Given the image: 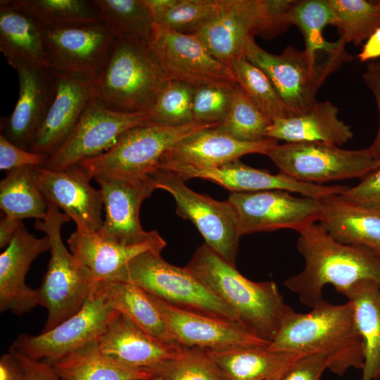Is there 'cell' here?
Wrapping results in <instances>:
<instances>
[{
	"instance_id": "obj_3",
	"label": "cell",
	"mask_w": 380,
	"mask_h": 380,
	"mask_svg": "<svg viewBox=\"0 0 380 380\" xmlns=\"http://www.w3.org/2000/svg\"><path fill=\"white\" fill-rule=\"evenodd\" d=\"M186 267L234 310L249 333L271 342L287 306L274 281L246 278L205 243L196 250Z\"/></svg>"
},
{
	"instance_id": "obj_2",
	"label": "cell",
	"mask_w": 380,
	"mask_h": 380,
	"mask_svg": "<svg viewBox=\"0 0 380 380\" xmlns=\"http://www.w3.org/2000/svg\"><path fill=\"white\" fill-rule=\"evenodd\" d=\"M296 247L305 260L301 272L288 278L285 286L301 303L313 308L323 300V288L333 285L338 293L365 279L380 283V257L369 251L341 243L319 224L298 232Z\"/></svg>"
},
{
	"instance_id": "obj_36",
	"label": "cell",
	"mask_w": 380,
	"mask_h": 380,
	"mask_svg": "<svg viewBox=\"0 0 380 380\" xmlns=\"http://www.w3.org/2000/svg\"><path fill=\"white\" fill-rule=\"evenodd\" d=\"M146 1L156 25L184 34H196L220 9V0Z\"/></svg>"
},
{
	"instance_id": "obj_15",
	"label": "cell",
	"mask_w": 380,
	"mask_h": 380,
	"mask_svg": "<svg viewBox=\"0 0 380 380\" xmlns=\"http://www.w3.org/2000/svg\"><path fill=\"white\" fill-rule=\"evenodd\" d=\"M241 235L303 227L319 221L321 199L296 197L284 190L233 192L228 198Z\"/></svg>"
},
{
	"instance_id": "obj_48",
	"label": "cell",
	"mask_w": 380,
	"mask_h": 380,
	"mask_svg": "<svg viewBox=\"0 0 380 380\" xmlns=\"http://www.w3.org/2000/svg\"><path fill=\"white\" fill-rule=\"evenodd\" d=\"M8 352L17 362L24 380H61L48 362L30 358L11 347Z\"/></svg>"
},
{
	"instance_id": "obj_37",
	"label": "cell",
	"mask_w": 380,
	"mask_h": 380,
	"mask_svg": "<svg viewBox=\"0 0 380 380\" xmlns=\"http://www.w3.org/2000/svg\"><path fill=\"white\" fill-rule=\"evenodd\" d=\"M289 25H296L301 32L308 53H331L345 47L338 39L327 42L323 35L326 26L331 25V11L328 0L293 1L286 15Z\"/></svg>"
},
{
	"instance_id": "obj_7",
	"label": "cell",
	"mask_w": 380,
	"mask_h": 380,
	"mask_svg": "<svg viewBox=\"0 0 380 380\" xmlns=\"http://www.w3.org/2000/svg\"><path fill=\"white\" fill-rule=\"evenodd\" d=\"M112 281L133 284L183 310L239 323L234 310L186 267L167 262L160 252L148 251L137 255Z\"/></svg>"
},
{
	"instance_id": "obj_32",
	"label": "cell",
	"mask_w": 380,
	"mask_h": 380,
	"mask_svg": "<svg viewBox=\"0 0 380 380\" xmlns=\"http://www.w3.org/2000/svg\"><path fill=\"white\" fill-rule=\"evenodd\" d=\"M341 293L353 306L356 326L363 343L362 380H376L380 377V283L361 280Z\"/></svg>"
},
{
	"instance_id": "obj_21",
	"label": "cell",
	"mask_w": 380,
	"mask_h": 380,
	"mask_svg": "<svg viewBox=\"0 0 380 380\" xmlns=\"http://www.w3.org/2000/svg\"><path fill=\"white\" fill-rule=\"evenodd\" d=\"M19 91L13 112L1 117V134L17 146L29 151L55 95L51 68L17 63Z\"/></svg>"
},
{
	"instance_id": "obj_31",
	"label": "cell",
	"mask_w": 380,
	"mask_h": 380,
	"mask_svg": "<svg viewBox=\"0 0 380 380\" xmlns=\"http://www.w3.org/2000/svg\"><path fill=\"white\" fill-rule=\"evenodd\" d=\"M46 362L61 380H148L153 376L147 369L130 366L104 354L98 341Z\"/></svg>"
},
{
	"instance_id": "obj_5",
	"label": "cell",
	"mask_w": 380,
	"mask_h": 380,
	"mask_svg": "<svg viewBox=\"0 0 380 380\" xmlns=\"http://www.w3.org/2000/svg\"><path fill=\"white\" fill-rule=\"evenodd\" d=\"M47 203V202H46ZM70 218L47 203L43 220H37L34 228L43 232L50 244L47 270L37 291L39 305L46 308L47 317L42 332L47 331L77 313L94 293L97 281L65 247L61 227Z\"/></svg>"
},
{
	"instance_id": "obj_23",
	"label": "cell",
	"mask_w": 380,
	"mask_h": 380,
	"mask_svg": "<svg viewBox=\"0 0 380 380\" xmlns=\"http://www.w3.org/2000/svg\"><path fill=\"white\" fill-rule=\"evenodd\" d=\"M50 250L46 236L37 238L22 223L0 255V311L23 315L39 305L36 289L25 283L32 262Z\"/></svg>"
},
{
	"instance_id": "obj_30",
	"label": "cell",
	"mask_w": 380,
	"mask_h": 380,
	"mask_svg": "<svg viewBox=\"0 0 380 380\" xmlns=\"http://www.w3.org/2000/svg\"><path fill=\"white\" fill-rule=\"evenodd\" d=\"M267 346L205 351L224 380H279L290 365L303 356L272 351Z\"/></svg>"
},
{
	"instance_id": "obj_35",
	"label": "cell",
	"mask_w": 380,
	"mask_h": 380,
	"mask_svg": "<svg viewBox=\"0 0 380 380\" xmlns=\"http://www.w3.org/2000/svg\"><path fill=\"white\" fill-rule=\"evenodd\" d=\"M34 166H25L10 172L0 182V208L6 216L22 220H43L47 203L34 178Z\"/></svg>"
},
{
	"instance_id": "obj_50",
	"label": "cell",
	"mask_w": 380,
	"mask_h": 380,
	"mask_svg": "<svg viewBox=\"0 0 380 380\" xmlns=\"http://www.w3.org/2000/svg\"><path fill=\"white\" fill-rule=\"evenodd\" d=\"M380 57V27L367 39L357 55L360 62H367Z\"/></svg>"
},
{
	"instance_id": "obj_17",
	"label": "cell",
	"mask_w": 380,
	"mask_h": 380,
	"mask_svg": "<svg viewBox=\"0 0 380 380\" xmlns=\"http://www.w3.org/2000/svg\"><path fill=\"white\" fill-rule=\"evenodd\" d=\"M34 178L47 203L63 210L76 224V230L99 232L103 224L101 189L92 187L91 177L78 165L53 170L34 166Z\"/></svg>"
},
{
	"instance_id": "obj_41",
	"label": "cell",
	"mask_w": 380,
	"mask_h": 380,
	"mask_svg": "<svg viewBox=\"0 0 380 380\" xmlns=\"http://www.w3.org/2000/svg\"><path fill=\"white\" fill-rule=\"evenodd\" d=\"M272 121L262 113L237 84L229 111L216 127L220 131L244 142H258L267 139Z\"/></svg>"
},
{
	"instance_id": "obj_45",
	"label": "cell",
	"mask_w": 380,
	"mask_h": 380,
	"mask_svg": "<svg viewBox=\"0 0 380 380\" xmlns=\"http://www.w3.org/2000/svg\"><path fill=\"white\" fill-rule=\"evenodd\" d=\"M49 156L23 149L0 134V169L10 172L25 166H44Z\"/></svg>"
},
{
	"instance_id": "obj_43",
	"label": "cell",
	"mask_w": 380,
	"mask_h": 380,
	"mask_svg": "<svg viewBox=\"0 0 380 380\" xmlns=\"http://www.w3.org/2000/svg\"><path fill=\"white\" fill-rule=\"evenodd\" d=\"M164 380H224L205 350L186 348L178 357L151 369Z\"/></svg>"
},
{
	"instance_id": "obj_28",
	"label": "cell",
	"mask_w": 380,
	"mask_h": 380,
	"mask_svg": "<svg viewBox=\"0 0 380 380\" xmlns=\"http://www.w3.org/2000/svg\"><path fill=\"white\" fill-rule=\"evenodd\" d=\"M319 224L336 241L380 257V210L357 205L338 194L321 199Z\"/></svg>"
},
{
	"instance_id": "obj_12",
	"label": "cell",
	"mask_w": 380,
	"mask_h": 380,
	"mask_svg": "<svg viewBox=\"0 0 380 380\" xmlns=\"http://www.w3.org/2000/svg\"><path fill=\"white\" fill-rule=\"evenodd\" d=\"M148 122L146 113L114 110L94 98L70 137L43 167L63 170L100 156L110 150L126 132Z\"/></svg>"
},
{
	"instance_id": "obj_9",
	"label": "cell",
	"mask_w": 380,
	"mask_h": 380,
	"mask_svg": "<svg viewBox=\"0 0 380 380\" xmlns=\"http://www.w3.org/2000/svg\"><path fill=\"white\" fill-rule=\"evenodd\" d=\"M217 125L196 121L180 126L148 122L126 132L108 151L78 165L91 179L144 178L158 169L163 156L177 143L201 129Z\"/></svg>"
},
{
	"instance_id": "obj_20",
	"label": "cell",
	"mask_w": 380,
	"mask_h": 380,
	"mask_svg": "<svg viewBox=\"0 0 380 380\" xmlns=\"http://www.w3.org/2000/svg\"><path fill=\"white\" fill-rule=\"evenodd\" d=\"M159 170L173 172L184 181L198 178L211 181L233 192L284 190L303 196L322 199L341 194L346 186L318 185L296 181L284 174H271L243 164L239 160L214 168H197L189 165H170Z\"/></svg>"
},
{
	"instance_id": "obj_38",
	"label": "cell",
	"mask_w": 380,
	"mask_h": 380,
	"mask_svg": "<svg viewBox=\"0 0 380 380\" xmlns=\"http://www.w3.org/2000/svg\"><path fill=\"white\" fill-rule=\"evenodd\" d=\"M331 25L345 44L360 45L380 27V0H328Z\"/></svg>"
},
{
	"instance_id": "obj_26",
	"label": "cell",
	"mask_w": 380,
	"mask_h": 380,
	"mask_svg": "<svg viewBox=\"0 0 380 380\" xmlns=\"http://www.w3.org/2000/svg\"><path fill=\"white\" fill-rule=\"evenodd\" d=\"M70 252L98 281H112L137 255L148 251L161 253L166 242L160 236L138 244H127L101 235L99 232L75 230L67 240Z\"/></svg>"
},
{
	"instance_id": "obj_52",
	"label": "cell",
	"mask_w": 380,
	"mask_h": 380,
	"mask_svg": "<svg viewBox=\"0 0 380 380\" xmlns=\"http://www.w3.org/2000/svg\"><path fill=\"white\" fill-rule=\"evenodd\" d=\"M11 380H24L21 371L18 365V369Z\"/></svg>"
},
{
	"instance_id": "obj_19",
	"label": "cell",
	"mask_w": 380,
	"mask_h": 380,
	"mask_svg": "<svg viewBox=\"0 0 380 380\" xmlns=\"http://www.w3.org/2000/svg\"><path fill=\"white\" fill-rule=\"evenodd\" d=\"M149 296L158 309L172 339L182 348L220 350L269 344L252 335L238 322L183 310Z\"/></svg>"
},
{
	"instance_id": "obj_46",
	"label": "cell",
	"mask_w": 380,
	"mask_h": 380,
	"mask_svg": "<svg viewBox=\"0 0 380 380\" xmlns=\"http://www.w3.org/2000/svg\"><path fill=\"white\" fill-rule=\"evenodd\" d=\"M339 196L349 202L380 210V167L369 173L353 187H348Z\"/></svg>"
},
{
	"instance_id": "obj_14",
	"label": "cell",
	"mask_w": 380,
	"mask_h": 380,
	"mask_svg": "<svg viewBox=\"0 0 380 380\" xmlns=\"http://www.w3.org/2000/svg\"><path fill=\"white\" fill-rule=\"evenodd\" d=\"M148 44L170 80L195 88L237 84L231 69L215 58L194 34L177 33L155 25Z\"/></svg>"
},
{
	"instance_id": "obj_6",
	"label": "cell",
	"mask_w": 380,
	"mask_h": 380,
	"mask_svg": "<svg viewBox=\"0 0 380 380\" xmlns=\"http://www.w3.org/2000/svg\"><path fill=\"white\" fill-rule=\"evenodd\" d=\"M244 56L267 75L287 117L311 110L318 102L317 90L327 77L351 60L345 48L312 56L290 46L280 54H274L263 49L254 39L248 43Z\"/></svg>"
},
{
	"instance_id": "obj_16",
	"label": "cell",
	"mask_w": 380,
	"mask_h": 380,
	"mask_svg": "<svg viewBox=\"0 0 380 380\" xmlns=\"http://www.w3.org/2000/svg\"><path fill=\"white\" fill-rule=\"evenodd\" d=\"M51 68L95 80L113 42L102 24L43 27Z\"/></svg>"
},
{
	"instance_id": "obj_44",
	"label": "cell",
	"mask_w": 380,
	"mask_h": 380,
	"mask_svg": "<svg viewBox=\"0 0 380 380\" xmlns=\"http://www.w3.org/2000/svg\"><path fill=\"white\" fill-rule=\"evenodd\" d=\"M235 87H196L192 100L194 121L213 125L222 122L229 111Z\"/></svg>"
},
{
	"instance_id": "obj_33",
	"label": "cell",
	"mask_w": 380,
	"mask_h": 380,
	"mask_svg": "<svg viewBox=\"0 0 380 380\" xmlns=\"http://www.w3.org/2000/svg\"><path fill=\"white\" fill-rule=\"evenodd\" d=\"M96 288L114 310L149 336L166 344L179 346L172 339L156 305L142 289L120 281H98Z\"/></svg>"
},
{
	"instance_id": "obj_40",
	"label": "cell",
	"mask_w": 380,
	"mask_h": 380,
	"mask_svg": "<svg viewBox=\"0 0 380 380\" xmlns=\"http://www.w3.org/2000/svg\"><path fill=\"white\" fill-rule=\"evenodd\" d=\"M43 27H69L100 23L88 0H15Z\"/></svg>"
},
{
	"instance_id": "obj_25",
	"label": "cell",
	"mask_w": 380,
	"mask_h": 380,
	"mask_svg": "<svg viewBox=\"0 0 380 380\" xmlns=\"http://www.w3.org/2000/svg\"><path fill=\"white\" fill-rule=\"evenodd\" d=\"M98 343L104 354L147 370L178 357L186 349L153 338L118 311Z\"/></svg>"
},
{
	"instance_id": "obj_42",
	"label": "cell",
	"mask_w": 380,
	"mask_h": 380,
	"mask_svg": "<svg viewBox=\"0 0 380 380\" xmlns=\"http://www.w3.org/2000/svg\"><path fill=\"white\" fill-rule=\"evenodd\" d=\"M195 87L169 80L147 113L150 122L164 126H180L194 121L192 100Z\"/></svg>"
},
{
	"instance_id": "obj_34",
	"label": "cell",
	"mask_w": 380,
	"mask_h": 380,
	"mask_svg": "<svg viewBox=\"0 0 380 380\" xmlns=\"http://www.w3.org/2000/svg\"><path fill=\"white\" fill-rule=\"evenodd\" d=\"M113 38L148 42L155 23L146 0H89Z\"/></svg>"
},
{
	"instance_id": "obj_4",
	"label": "cell",
	"mask_w": 380,
	"mask_h": 380,
	"mask_svg": "<svg viewBox=\"0 0 380 380\" xmlns=\"http://www.w3.org/2000/svg\"><path fill=\"white\" fill-rule=\"evenodd\" d=\"M169 80L148 42L114 38L94 98L114 110L147 114Z\"/></svg>"
},
{
	"instance_id": "obj_51",
	"label": "cell",
	"mask_w": 380,
	"mask_h": 380,
	"mask_svg": "<svg viewBox=\"0 0 380 380\" xmlns=\"http://www.w3.org/2000/svg\"><path fill=\"white\" fill-rule=\"evenodd\" d=\"M22 220L4 216L0 222V248H6L15 235Z\"/></svg>"
},
{
	"instance_id": "obj_47",
	"label": "cell",
	"mask_w": 380,
	"mask_h": 380,
	"mask_svg": "<svg viewBox=\"0 0 380 380\" xmlns=\"http://www.w3.org/2000/svg\"><path fill=\"white\" fill-rule=\"evenodd\" d=\"M328 367L329 360L326 355H305L293 362L279 380H319Z\"/></svg>"
},
{
	"instance_id": "obj_39",
	"label": "cell",
	"mask_w": 380,
	"mask_h": 380,
	"mask_svg": "<svg viewBox=\"0 0 380 380\" xmlns=\"http://www.w3.org/2000/svg\"><path fill=\"white\" fill-rule=\"evenodd\" d=\"M229 68L239 87L272 121L287 117L280 96L267 75L260 68L243 56L234 60Z\"/></svg>"
},
{
	"instance_id": "obj_24",
	"label": "cell",
	"mask_w": 380,
	"mask_h": 380,
	"mask_svg": "<svg viewBox=\"0 0 380 380\" xmlns=\"http://www.w3.org/2000/svg\"><path fill=\"white\" fill-rule=\"evenodd\" d=\"M276 144L277 140L270 138L258 142L241 141L216 127H208L188 136L168 150L158 169L170 165L197 168L218 167L247 154L266 155Z\"/></svg>"
},
{
	"instance_id": "obj_22",
	"label": "cell",
	"mask_w": 380,
	"mask_h": 380,
	"mask_svg": "<svg viewBox=\"0 0 380 380\" xmlns=\"http://www.w3.org/2000/svg\"><path fill=\"white\" fill-rule=\"evenodd\" d=\"M53 71L54 98L29 148L49 157L68 139L94 98V80Z\"/></svg>"
},
{
	"instance_id": "obj_10",
	"label": "cell",
	"mask_w": 380,
	"mask_h": 380,
	"mask_svg": "<svg viewBox=\"0 0 380 380\" xmlns=\"http://www.w3.org/2000/svg\"><path fill=\"white\" fill-rule=\"evenodd\" d=\"M267 156L279 172L296 181L323 185L330 181L362 179L380 167L368 148L346 150L324 142L276 144Z\"/></svg>"
},
{
	"instance_id": "obj_29",
	"label": "cell",
	"mask_w": 380,
	"mask_h": 380,
	"mask_svg": "<svg viewBox=\"0 0 380 380\" xmlns=\"http://www.w3.org/2000/svg\"><path fill=\"white\" fill-rule=\"evenodd\" d=\"M338 109L328 101L309 112L272 121L267 138L290 142H324L341 146L353 137L350 127L338 118Z\"/></svg>"
},
{
	"instance_id": "obj_8",
	"label": "cell",
	"mask_w": 380,
	"mask_h": 380,
	"mask_svg": "<svg viewBox=\"0 0 380 380\" xmlns=\"http://www.w3.org/2000/svg\"><path fill=\"white\" fill-rule=\"evenodd\" d=\"M217 15L196 35L212 55L229 68L245 55L258 35L271 39L286 31V4L283 0H220Z\"/></svg>"
},
{
	"instance_id": "obj_18",
	"label": "cell",
	"mask_w": 380,
	"mask_h": 380,
	"mask_svg": "<svg viewBox=\"0 0 380 380\" xmlns=\"http://www.w3.org/2000/svg\"><path fill=\"white\" fill-rule=\"evenodd\" d=\"M102 194L105 220L99 233L127 243L138 244L160 236L158 232L145 231L139 220L142 202L156 189L153 180L98 176L94 178Z\"/></svg>"
},
{
	"instance_id": "obj_27",
	"label": "cell",
	"mask_w": 380,
	"mask_h": 380,
	"mask_svg": "<svg viewBox=\"0 0 380 380\" xmlns=\"http://www.w3.org/2000/svg\"><path fill=\"white\" fill-rule=\"evenodd\" d=\"M0 50L12 67L23 63L51 68L43 27L15 0L0 1Z\"/></svg>"
},
{
	"instance_id": "obj_11",
	"label": "cell",
	"mask_w": 380,
	"mask_h": 380,
	"mask_svg": "<svg viewBox=\"0 0 380 380\" xmlns=\"http://www.w3.org/2000/svg\"><path fill=\"white\" fill-rule=\"evenodd\" d=\"M156 189L170 193L176 203V213L190 220L205 244L228 262L235 265L241 236L236 212L227 201H219L189 188L177 175L157 170L148 175Z\"/></svg>"
},
{
	"instance_id": "obj_13",
	"label": "cell",
	"mask_w": 380,
	"mask_h": 380,
	"mask_svg": "<svg viewBox=\"0 0 380 380\" xmlns=\"http://www.w3.org/2000/svg\"><path fill=\"white\" fill-rule=\"evenodd\" d=\"M116 312L96 287L74 315L39 334H22L10 347L30 358L51 362L98 341Z\"/></svg>"
},
{
	"instance_id": "obj_1",
	"label": "cell",
	"mask_w": 380,
	"mask_h": 380,
	"mask_svg": "<svg viewBox=\"0 0 380 380\" xmlns=\"http://www.w3.org/2000/svg\"><path fill=\"white\" fill-rule=\"evenodd\" d=\"M267 348L303 355H324L328 369L338 376L350 368L362 369L364 364L363 343L349 300L333 304L323 299L308 313L296 312L287 305Z\"/></svg>"
},
{
	"instance_id": "obj_53",
	"label": "cell",
	"mask_w": 380,
	"mask_h": 380,
	"mask_svg": "<svg viewBox=\"0 0 380 380\" xmlns=\"http://www.w3.org/2000/svg\"><path fill=\"white\" fill-rule=\"evenodd\" d=\"M148 380H164V379L159 374H153V376Z\"/></svg>"
},
{
	"instance_id": "obj_49",
	"label": "cell",
	"mask_w": 380,
	"mask_h": 380,
	"mask_svg": "<svg viewBox=\"0 0 380 380\" xmlns=\"http://www.w3.org/2000/svg\"><path fill=\"white\" fill-rule=\"evenodd\" d=\"M362 78L375 97L379 117L376 135L372 144L367 148L374 158L380 161V61L370 62L362 74Z\"/></svg>"
}]
</instances>
